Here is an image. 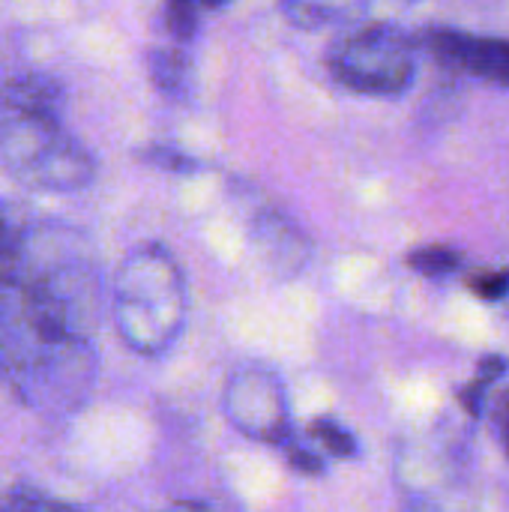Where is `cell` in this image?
Here are the masks:
<instances>
[{"label": "cell", "mask_w": 509, "mask_h": 512, "mask_svg": "<svg viewBox=\"0 0 509 512\" xmlns=\"http://www.w3.org/2000/svg\"><path fill=\"white\" fill-rule=\"evenodd\" d=\"M105 285L90 243L33 216L18 267L0 282V372L42 414H72L96 384Z\"/></svg>", "instance_id": "obj_1"}, {"label": "cell", "mask_w": 509, "mask_h": 512, "mask_svg": "<svg viewBox=\"0 0 509 512\" xmlns=\"http://www.w3.org/2000/svg\"><path fill=\"white\" fill-rule=\"evenodd\" d=\"M66 90L51 72L0 84V168L30 192L72 195L96 180V159L63 120Z\"/></svg>", "instance_id": "obj_2"}, {"label": "cell", "mask_w": 509, "mask_h": 512, "mask_svg": "<svg viewBox=\"0 0 509 512\" xmlns=\"http://www.w3.org/2000/svg\"><path fill=\"white\" fill-rule=\"evenodd\" d=\"M108 315L117 339L138 357H162L177 345L189 318V285L168 246L141 243L126 252L108 285Z\"/></svg>", "instance_id": "obj_3"}, {"label": "cell", "mask_w": 509, "mask_h": 512, "mask_svg": "<svg viewBox=\"0 0 509 512\" xmlns=\"http://www.w3.org/2000/svg\"><path fill=\"white\" fill-rule=\"evenodd\" d=\"M420 42L390 21H366L345 30L327 51L330 75L360 96H402L417 75Z\"/></svg>", "instance_id": "obj_4"}, {"label": "cell", "mask_w": 509, "mask_h": 512, "mask_svg": "<svg viewBox=\"0 0 509 512\" xmlns=\"http://www.w3.org/2000/svg\"><path fill=\"white\" fill-rule=\"evenodd\" d=\"M222 414L240 435L258 444L282 447L294 435L285 381L261 360H246L228 372L222 387Z\"/></svg>", "instance_id": "obj_5"}, {"label": "cell", "mask_w": 509, "mask_h": 512, "mask_svg": "<svg viewBox=\"0 0 509 512\" xmlns=\"http://www.w3.org/2000/svg\"><path fill=\"white\" fill-rule=\"evenodd\" d=\"M426 51L459 72H468L480 81L498 84L509 90V39L507 36H480V33H465V30H450L438 27L429 30L423 39Z\"/></svg>", "instance_id": "obj_6"}, {"label": "cell", "mask_w": 509, "mask_h": 512, "mask_svg": "<svg viewBox=\"0 0 509 512\" xmlns=\"http://www.w3.org/2000/svg\"><path fill=\"white\" fill-rule=\"evenodd\" d=\"M252 246L279 279H294L312 258V240L303 228L288 213L273 207L252 216Z\"/></svg>", "instance_id": "obj_7"}, {"label": "cell", "mask_w": 509, "mask_h": 512, "mask_svg": "<svg viewBox=\"0 0 509 512\" xmlns=\"http://www.w3.org/2000/svg\"><path fill=\"white\" fill-rule=\"evenodd\" d=\"M147 72L153 87L174 102H183L192 96L195 90V75H192V54L189 45L168 39L165 42H153L147 48Z\"/></svg>", "instance_id": "obj_8"}, {"label": "cell", "mask_w": 509, "mask_h": 512, "mask_svg": "<svg viewBox=\"0 0 509 512\" xmlns=\"http://www.w3.org/2000/svg\"><path fill=\"white\" fill-rule=\"evenodd\" d=\"M366 6H369V0H279V12L300 30L348 24Z\"/></svg>", "instance_id": "obj_9"}, {"label": "cell", "mask_w": 509, "mask_h": 512, "mask_svg": "<svg viewBox=\"0 0 509 512\" xmlns=\"http://www.w3.org/2000/svg\"><path fill=\"white\" fill-rule=\"evenodd\" d=\"M30 222H33L30 210H24L15 201L0 198V282L15 273Z\"/></svg>", "instance_id": "obj_10"}, {"label": "cell", "mask_w": 509, "mask_h": 512, "mask_svg": "<svg viewBox=\"0 0 509 512\" xmlns=\"http://www.w3.org/2000/svg\"><path fill=\"white\" fill-rule=\"evenodd\" d=\"M509 369V360L507 357H501V354H489V357H483L480 360V366H477V378L468 384V387H462L459 390V405L465 408V414L468 417H480L483 414V399H486V390L504 375Z\"/></svg>", "instance_id": "obj_11"}, {"label": "cell", "mask_w": 509, "mask_h": 512, "mask_svg": "<svg viewBox=\"0 0 509 512\" xmlns=\"http://www.w3.org/2000/svg\"><path fill=\"white\" fill-rule=\"evenodd\" d=\"M408 267L420 276H429V279L450 276L462 267V252L447 246V243H429V246H420L408 255Z\"/></svg>", "instance_id": "obj_12"}, {"label": "cell", "mask_w": 509, "mask_h": 512, "mask_svg": "<svg viewBox=\"0 0 509 512\" xmlns=\"http://www.w3.org/2000/svg\"><path fill=\"white\" fill-rule=\"evenodd\" d=\"M309 435L318 441V447H324L330 456H336V459H354L357 453H360V447H357V438L342 426V423H336V420H330V417H318L312 426H309Z\"/></svg>", "instance_id": "obj_13"}, {"label": "cell", "mask_w": 509, "mask_h": 512, "mask_svg": "<svg viewBox=\"0 0 509 512\" xmlns=\"http://www.w3.org/2000/svg\"><path fill=\"white\" fill-rule=\"evenodd\" d=\"M0 512H81L78 507L48 498L39 489H27V486H15L0 498Z\"/></svg>", "instance_id": "obj_14"}, {"label": "cell", "mask_w": 509, "mask_h": 512, "mask_svg": "<svg viewBox=\"0 0 509 512\" xmlns=\"http://www.w3.org/2000/svg\"><path fill=\"white\" fill-rule=\"evenodd\" d=\"M468 288L486 303L504 300L509 297V270H477L468 276Z\"/></svg>", "instance_id": "obj_15"}, {"label": "cell", "mask_w": 509, "mask_h": 512, "mask_svg": "<svg viewBox=\"0 0 509 512\" xmlns=\"http://www.w3.org/2000/svg\"><path fill=\"white\" fill-rule=\"evenodd\" d=\"M282 450H285V456H288V462H291V468H294V471L309 474V477L324 474V459H321L315 450H309L306 444H297V438H294V435H291V441H285V444H282Z\"/></svg>", "instance_id": "obj_16"}, {"label": "cell", "mask_w": 509, "mask_h": 512, "mask_svg": "<svg viewBox=\"0 0 509 512\" xmlns=\"http://www.w3.org/2000/svg\"><path fill=\"white\" fill-rule=\"evenodd\" d=\"M495 420H498V438H501V447H504V456H507L509 462V390L501 396V402H498Z\"/></svg>", "instance_id": "obj_17"}, {"label": "cell", "mask_w": 509, "mask_h": 512, "mask_svg": "<svg viewBox=\"0 0 509 512\" xmlns=\"http://www.w3.org/2000/svg\"><path fill=\"white\" fill-rule=\"evenodd\" d=\"M162 512H219L213 504H204V501H177L171 507H165Z\"/></svg>", "instance_id": "obj_18"}, {"label": "cell", "mask_w": 509, "mask_h": 512, "mask_svg": "<svg viewBox=\"0 0 509 512\" xmlns=\"http://www.w3.org/2000/svg\"><path fill=\"white\" fill-rule=\"evenodd\" d=\"M171 3H180V6H186V9H192L195 15H201L204 9H216V6H222V3H228V0H171Z\"/></svg>", "instance_id": "obj_19"}]
</instances>
